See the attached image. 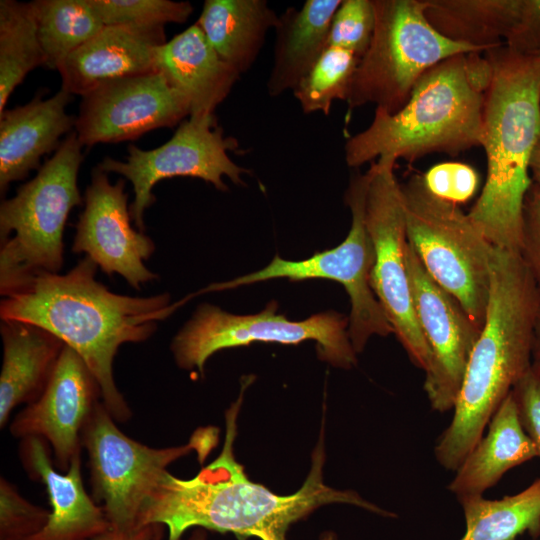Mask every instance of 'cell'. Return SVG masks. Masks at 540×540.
I'll return each mask as SVG.
<instances>
[{"label": "cell", "instance_id": "obj_1", "mask_svg": "<svg viewBox=\"0 0 540 540\" xmlns=\"http://www.w3.org/2000/svg\"><path fill=\"white\" fill-rule=\"evenodd\" d=\"M243 392L244 387L226 413V435L219 456L191 479H180L167 471L146 501L139 526L163 525L168 530L167 540H180L192 527L231 532L240 539L287 540L291 524L326 504L346 503L394 516L354 491L323 483L322 439L313 453L310 473L296 493L278 495L250 481L233 454Z\"/></svg>", "mask_w": 540, "mask_h": 540}, {"label": "cell", "instance_id": "obj_2", "mask_svg": "<svg viewBox=\"0 0 540 540\" xmlns=\"http://www.w3.org/2000/svg\"><path fill=\"white\" fill-rule=\"evenodd\" d=\"M87 256L69 272H41L0 303L1 320L36 325L52 333L85 362L98 383L101 401L114 420L131 416L113 378V360L124 343L146 341L182 304L167 293L149 297L117 294L96 280Z\"/></svg>", "mask_w": 540, "mask_h": 540}, {"label": "cell", "instance_id": "obj_3", "mask_svg": "<svg viewBox=\"0 0 540 540\" xmlns=\"http://www.w3.org/2000/svg\"><path fill=\"white\" fill-rule=\"evenodd\" d=\"M540 292L521 254L494 248L484 324L474 345L449 426L434 454L456 471L493 414L532 367Z\"/></svg>", "mask_w": 540, "mask_h": 540}, {"label": "cell", "instance_id": "obj_4", "mask_svg": "<svg viewBox=\"0 0 540 540\" xmlns=\"http://www.w3.org/2000/svg\"><path fill=\"white\" fill-rule=\"evenodd\" d=\"M485 53L492 66L481 145L487 177L468 215L493 247L520 253L530 164L540 139V55L504 44Z\"/></svg>", "mask_w": 540, "mask_h": 540}, {"label": "cell", "instance_id": "obj_5", "mask_svg": "<svg viewBox=\"0 0 540 540\" xmlns=\"http://www.w3.org/2000/svg\"><path fill=\"white\" fill-rule=\"evenodd\" d=\"M485 52L457 54L427 70L397 112L376 108L368 127L347 139V165L357 168L379 158L413 162L431 153L457 156L481 146L492 78Z\"/></svg>", "mask_w": 540, "mask_h": 540}, {"label": "cell", "instance_id": "obj_6", "mask_svg": "<svg viewBox=\"0 0 540 540\" xmlns=\"http://www.w3.org/2000/svg\"><path fill=\"white\" fill-rule=\"evenodd\" d=\"M75 131L62 140L14 197L0 205V292L7 296L41 272L57 274L64 262L63 232L82 203L77 184L84 156Z\"/></svg>", "mask_w": 540, "mask_h": 540}, {"label": "cell", "instance_id": "obj_7", "mask_svg": "<svg viewBox=\"0 0 540 540\" xmlns=\"http://www.w3.org/2000/svg\"><path fill=\"white\" fill-rule=\"evenodd\" d=\"M406 236L432 279L482 328L494 247L457 203L434 194L423 175L400 183Z\"/></svg>", "mask_w": 540, "mask_h": 540}, {"label": "cell", "instance_id": "obj_8", "mask_svg": "<svg viewBox=\"0 0 540 540\" xmlns=\"http://www.w3.org/2000/svg\"><path fill=\"white\" fill-rule=\"evenodd\" d=\"M372 1L374 29L349 86L348 111L374 104L395 113L427 70L457 54L485 52L436 31L424 14L423 0Z\"/></svg>", "mask_w": 540, "mask_h": 540}, {"label": "cell", "instance_id": "obj_9", "mask_svg": "<svg viewBox=\"0 0 540 540\" xmlns=\"http://www.w3.org/2000/svg\"><path fill=\"white\" fill-rule=\"evenodd\" d=\"M216 431L201 429L182 446L151 448L126 436L100 401L82 434L89 457L93 497L103 503L112 528L139 526L142 509L167 467L196 450L205 459L216 442Z\"/></svg>", "mask_w": 540, "mask_h": 540}, {"label": "cell", "instance_id": "obj_10", "mask_svg": "<svg viewBox=\"0 0 540 540\" xmlns=\"http://www.w3.org/2000/svg\"><path fill=\"white\" fill-rule=\"evenodd\" d=\"M347 327L348 318L334 311L290 321L277 313L275 301L252 315H234L214 305L202 304L173 338L171 351L179 367L197 369L203 374L208 358L223 349L253 342L298 344L313 340L323 359L350 368L356 363V352Z\"/></svg>", "mask_w": 540, "mask_h": 540}, {"label": "cell", "instance_id": "obj_11", "mask_svg": "<svg viewBox=\"0 0 540 540\" xmlns=\"http://www.w3.org/2000/svg\"><path fill=\"white\" fill-rule=\"evenodd\" d=\"M367 185L368 172L358 173L350 181L345 199L352 222L348 235L338 246L299 261L285 260L276 255L261 270L227 282L210 284L200 292L231 289L276 278L293 281L328 279L343 285L349 295L348 335L356 353L364 349L371 336L394 333L371 287L373 247L365 223Z\"/></svg>", "mask_w": 540, "mask_h": 540}, {"label": "cell", "instance_id": "obj_12", "mask_svg": "<svg viewBox=\"0 0 540 540\" xmlns=\"http://www.w3.org/2000/svg\"><path fill=\"white\" fill-rule=\"evenodd\" d=\"M396 161L379 158L368 169L365 223L373 247L371 287L412 363L427 370L430 350L414 311L406 264V224Z\"/></svg>", "mask_w": 540, "mask_h": 540}, {"label": "cell", "instance_id": "obj_13", "mask_svg": "<svg viewBox=\"0 0 540 540\" xmlns=\"http://www.w3.org/2000/svg\"><path fill=\"white\" fill-rule=\"evenodd\" d=\"M236 146L234 139L224 136L214 114L194 115L182 121L163 145L143 150L131 144L126 161L107 156L96 167L107 174H120L132 183L134 200L129 211L135 226L143 232L144 212L155 202L152 189L163 179L199 178L220 191L228 189L224 177L243 184L246 169L229 156Z\"/></svg>", "mask_w": 540, "mask_h": 540}, {"label": "cell", "instance_id": "obj_14", "mask_svg": "<svg viewBox=\"0 0 540 540\" xmlns=\"http://www.w3.org/2000/svg\"><path fill=\"white\" fill-rule=\"evenodd\" d=\"M81 97L74 131L86 147L135 140L190 116L188 101L158 71L104 82Z\"/></svg>", "mask_w": 540, "mask_h": 540}, {"label": "cell", "instance_id": "obj_15", "mask_svg": "<svg viewBox=\"0 0 540 540\" xmlns=\"http://www.w3.org/2000/svg\"><path fill=\"white\" fill-rule=\"evenodd\" d=\"M406 264L417 322L430 350L424 390L433 410L454 408L481 329L427 273L407 241Z\"/></svg>", "mask_w": 540, "mask_h": 540}, {"label": "cell", "instance_id": "obj_16", "mask_svg": "<svg viewBox=\"0 0 540 540\" xmlns=\"http://www.w3.org/2000/svg\"><path fill=\"white\" fill-rule=\"evenodd\" d=\"M126 182L112 184L95 167L84 194V209L76 224L72 251L85 253L108 274H119L134 289L157 279L144 264L155 251L152 239L131 225Z\"/></svg>", "mask_w": 540, "mask_h": 540}, {"label": "cell", "instance_id": "obj_17", "mask_svg": "<svg viewBox=\"0 0 540 540\" xmlns=\"http://www.w3.org/2000/svg\"><path fill=\"white\" fill-rule=\"evenodd\" d=\"M101 398L100 388L83 359L64 346L41 396L14 418L11 433L39 437L52 447L57 466L67 471L80 456L83 431Z\"/></svg>", "mask_w": 540, "mask_h": 540}, {"label": "cell", "instance_id": "obj_18", "mask_svg": "<svg viewBox=\"0 0 540 540\" xmlns=\"http://www.w3.org/2000/svg\"><path fill=\"white\" fill-rule=\"evenodd\" d=\"M165 26L108 25L71 53L57 70L61 89L83 96L98 85L155 72Z\"/></svg>", "mask_w": 540, "mask_h": 540}, {"label": "cell", "instance_id": "obj_19", "mask_svg": "<svg viewBox=\"0 0 540 540\" xmlns=\"http://www.w3.org/2000/svg\"><path fill=\"white\" fill-rule=\"evenodd\" d=\"M38 91L25 105L0 113V192L42 166V156L56 151L61 137L71 133L76 117L66 113L72 95L60 89L45 99Z\"/></svg>", "mask_w": 540, "mask_h": 540}, {"label": "cell", "instance_id": "obj_20", "mask_svg": "<svg viewBox=\"0 0 540 540\" xmlns=\"http://www.w3.org/2000/svg\"><path fill=\"white\" fill-rule=\"evenodd\" d=\"M47 442L23 438L19 455L28 475L43 483L51 505L45 526L26 540H90L111 526L102 506L86 492L81 477L80 456L64 474L52 465Z\"/></svg>", "mask_w": 540, "mask_h": 540}, {"label": "cell", "instance_id": "obj_21", "mask_svg": "<svg viewBox=\"0 0 540 540\" xmlns=\"http://www.w3.org/2000/svg\"><path fill=\"white\" fill-rule=\"evenodd\" d=\"M155 69L188 101L190 116L214 114L240 76L195 23L157 49Z\"/></svg>", "mask_w": 540, "mask_h": 540}, {"label": "cell", "instance_id": "obj_22", "mask_svg": "<svg viewBox=\"0 0 540 540\" xmlns=\"http://www.w3.org/2000/svg\"><path fill=\"white\" fill-rule=\"evenodd\" d=\"M0 374V425L19 404H31L45 390L65 344L36 325L3 320Z\"/></svg>", "mask_w": 540, "mask_h": 540}, {"label": "cell", "instance_id": "obj_23", "mask_svg": "<svg viewBox=\"0 0 540 540\" xmlns=\"http://www.w3.org/2000/svg\"><path fill=\"white\" fill-rule=\"evenodd\" d=\"M488 433L468 453L448 485L458 499L482 495L510 469L537 457L512 391L490 419Z\"/></svg>", "mask_w": 540, "mask_h": 540}, {"label": "cell", "instance_id": "obj_24", "mask_svg": "<svg viewBox=\"0 0 540 540\" xmlns=\"http://www.w3.org/2000/svg\"><path fill=\"white\" fill-rule=\"evenodd\" d=\"M342 0H307L287 8L275 26L273 64L267 92L277 97L293 91L327 47L332 18Z\"/></svg>", "mask_w": 540, "mask_h": 540}, {"label": "cell", "instance_id": "obj_25", "mask_svg": "<svg viewBox=\"0 0 540 540\" xmlns=\"http://www.w3.org/2000/svg\"><path fill=\"white\" fill-rule=\"evenodd\" d=\"M278 18L265 0H205L195 24L218 56L241 75L256 61Z\"/></svg>", "mask_w": 540, "mask_h": 540}, {"label": "cell", "instance_id": "obj_26", "mask_svg": "<svg viewBox=\"0 0 540 540\" xmlns=\"http://www.w3.org/2000/svg\"><path fill=\"white\" fill-rule=\"evenodd\" d=\"M424 14L445 38L484 51L503 45L520 0H423Z\"/></svg>", "mask_w": 540, "mask_h": 540}, {"label": "cell", "instance_id": "obj_27", "mask_svg": "<svg viewBox=\"0 0 540 540\" xmlns=\"http://www.w3.org/2000/svg\"><path fill=\"white\" fill-rule=\"evenodd\" d=\"M458 500L466 520V532L460 540H514L526 531L540 533V478L499 500L482 495Z\"/></svg>", "mask_w": 540, "mask_h": 540}, {"label": "cell", "instance_id": "obj_28", "mask_svg": "<svg viewBox=\"0 0 540 540\" xmlns=\"http://www.w3.org/2000/svg\"><path fill=\"white\" fill-rule=\"evenodd\" d=\"M32 5L44 67L51 70L105 26L89 0H35Z\"/></svg>", "mask_w": 540, "mask_h": 540}, {"label": "cell", "instance_id": "obj_29", "mask_svg": "<svg viewBox=\"0 0 540 540\" xmlns=\"http://www.w3.org/2000/svg\"><path fill=\"white\" fill-rule=\"evenodd\" d=\"M32 2L0 1V113L27 74L44 66Z\"/></svg>", "mask_w": 540, "mask_h": 540}, {"label": "cell", "instance_id": "obj_30", "mask_svg": "<svg viewBox=\"0 0 540 540\" xmlns=\"http://www.w3.org/2000/svg\"><path fill=\"white\" fill-rule=\"evenodd\" d=\"M359 59L352 52L327 46L292 91L302 111L328 115L334 101H346Z\"/></svg>", "mask_w": 540, "mask_h": 540}, {"label": "cell", "instance_id": "obj_31", "mask_svg": "<svg viewBox=\"0 0 540 540\" xmlns=\"http://www.w3.org/2000/svg\"><path fill=\"white\" fill-rule=\"evenodd\" d=\"M105 26H165L184 23L193 7L188 1L171 0H89Z\"/></svg>", "mask_w": 540, "mask_h": 540}, {"label": "cell", "instance_id": "obj_32", "mask_svg": "<svg viewBox=\"0 0 540 540\" xmlns=\"http://www.w3.org/2000/svg\"><path fill=\"white\" fill-rule=\"evenodd\" d=\"M374 22L372 0H342L331 21L327 46L347 50L360 58L370 43Z\"/></svg>", "mask_w": 540, "mask_h": 540}, {"label": "cell", "instance_id": "obj_33", "mask_svg": "<svg viewBox=\"0 0 540 540\" xmlns=\"http://www.w3.org/2000/svg\"><path fill=\"white\" fill-rule=\"evenodd\" d=\"M49 511L24 499L5 478L0 480V540H26L46 524Z\"/></svg>", "mask_w": 540, "mask_h": 540}, {"label": "cell", "instance_id": "obj_34", "mask_svg": "<svg viewBox=\"0 0 540 540\" xmlns=\"http://www.w3.org/2000/svg\"><path fill=\"white\" fill-rule=\"evenodd\" d=\"M427 187L437 196L454 203L467 201L476 191L478 176L465 163L444 162L423 174Z\"/></svg>", "mask_w": 540, "mask_h": 540}, {"label": "cell", "instance_id": "obj_35", "mask_svg": "<svg viewBox=\"0 0 540 540\" xmlns=\"http://www.w3.org/2000/svg\"><path fill=\"white\" fill-rule=\"evenodd\" d=\"M520 254L540 292V186L532 183L523 204Z\"/></svg>", "mask_w": 540, "mask_h": 540}, {"label": "cell", "instance_id": "obj_36", "mask_svg": "<svg viewBox=\"0 0 540 540\" xmlns=\"http://www.w3.org/2000/svg\"><path fill=\"white\" fill-rule=\"evenodd\" d=\"M512 393L521 424L540 457V376L531 369L516 383Z\"/></svg>", "mask_w": 540, "mask_h": 540}, {"label": "cell", "instance_id": "obj_37", "mask_svg": "<svg viewBox=\"0 0 540 540\" xmlns=\"http://www.w3.org/2000/svg\"><path fill=\"white\" fill-rule=\"evenodd\" d=\"M504 45L520 54H540V0H520L514 27Z\"/></svg>", "mask_w": 540, "mask_h": 540}, {"label": "cell", "instance_id": "obj_38", "mask_svg": "<svg viewBox=\"0 0 540 540\" xmlns=\"http://www.w3.org/2000/svg\"><path fill=\"white\" fill-rule=\"evenodd\" d=\"M163 525L148 524L131 531L110 527L90 540H162Z\"/></svg>", "mask_w": 540, "mask_h": 540}, {"label": "cell", "instance_id": "obj_39", "mask_svg": "<svg viewBox=\"0 0 540 540\" xmlns=\"http://www.w3.org/2000/svg\"><path fill=\"white\" fill-rule=\"evenodd\" d=\"M530 174L533 182L540 186V139L531 159Z\"/></svg>", "mask_w": 540, "mask_h": 540}, {"label": "cell", "instance_id": "obj_40", "mask_svg": "<svg viewBox=\"0 0 540 540\" xmlns=\"http://www.w3.org/2000/svg\"><path fill=\"white\" fill-rule=\"evenodd\" d=\"M532 358L534 361H540V308L534 324Z\"/></svg>", "mask_w": 540, "mask_h": 540}, {"label": "cell", "instance_id": "obj_41", "mask_svg": "<svg viewBox=\"0 0 540 540\" xmlns=\"http://www.w3.org/2000/svg\"><path fill=\"white\" fill-rule=\"evenodd\" d=\"M189 540H206V535L202 530L195 531Z\"/></svg>", "mask_w": 540, "mask_h": 540}, {"label": "cell", "instance_id": "obj_42", "mask_svg": "<svg viewBox=\"0 0 540 540\" xmlns=\"http://www.w3.org/2000/svg\"><path fill=\"white\" fill-rule=\"evenodd\" d=\"M532 369L540 376V361H534L532 363Z\"/></svg>", "mask_w": 540, "mask_h": 540}, {"label": "cell", "instance_id": "obj_43", "mask_svg": "<svg viewBox=\"0 0 540 540\" xmlns=\"http://www.w3.org/2000/svg\"><path fill=\"white\" fill-rule=\"evenodd\" d=\"M323 540H333V537L332 536H326V537H324Z\"/></svg>", "mask_w": 540, "mask_h": 540}, {"label": "cell", "instance_id": "obj_44", "mask_svg": "<svg viewBox=\"0 0 540 540\" xmlns=\"http://www.w3.org/2000/svg\"><path fill=\"white\" fill-rule=\"evenodd\" d=\"M538 55H540V54H538Z\"/></svg>", "mask_w": 540, "mask_h": 540}]
</instances>
